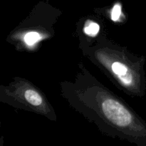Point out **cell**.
<instances>
[{
	"mask_svg": "<svg viewBox=\"0 0 146 146\" xmlns=\"http://www.w3.org/2000/svg\"><path fill=\"white\" fill-rule=\"evenodd\" d=\"M99 105L100 111L104 116L117 128H131L133 124L139 123L132 113L121 101L113 97L109 96L105 97L101 100Z\"/></svg>",
	"mask_w": 146,
	"mask_h": 146,
	"instance_id": "cell-1",
	"label": "cell"
},
{
	"mask_svg": "<svg viewBox=\"0 0 146 146\" xmlns=\"http://www.w3.org/2000/svg\"><path fill=\"white\" fill-rule=\"evenodd\" d=\"M110 70L115 78H116L123 85L130 87L133 84V76L129 67L121 61H115L111 64Z\"/></svg>",
	"mask_w": 146,
	"mask_h": 146,
	"instance_id": "cell-2",
	"label": "cell"
},
{
	"mask_svg": "<svg viewBox=\"0 0 146 146\" xmlns=\"http://www.w3.org/2000/svg\"><path fill=\"white\" fill-rule=\"evenodd\" d=\"M23 96L26 102L31 106L40 107L44 105V98L36 90L27 88L24 91Z\"/></svg>",
	"mask_w": 146,
	"mask_h": 146,
	"instance_id": "cell-3",
	"label": "cell"
},
{
	"mask_svg": "<svg viewBox=\"0 0 146 146\" xmlns=\"http://www.w3.org/2000/svg\"><path fill=\"white\" fill-rule=\"evenodd\" d=\"M42 36L37 31H29L24 36V41L27 45L33 46L38 43Z\"/></svg>",
	"mask_w": 146,
	"mask_h": 146,
	"instance_id": "cell-4",
	"label": "cell"
},
{
	"mask_svg": "<svg viewBox=\"0 0 146 146\" xmlns=\"http://www.w3.org/2000/svg\"><path fill=\"white\" fill-rule=\"evenodd\" d=\"M100 27L97 23L94 21H89L86 24L84 27V32L89 36H96L99 32Z\"/></svg>",
	"mask_w": 146,
	"mask_h": 146,
	"instance_id": "cell-5",
	"label": "cell"
},
{
	"mask_svg": "<svg viewBox=\"0 0 146 146\" xmlns=\"http://www.w3.org/2000/svg\"><path fill=\"white\" fill-rule=\"evenodd\" d=\"M121 12H122V7H121V3H116L113 7L112 10H111V17L112 21H118L121 16Z\"/></svg>",
	"mask_w": 146,
	"mask_h": 146,
	"instance_id": "cell-6",
	"label": "cell"
}]
</instances>
